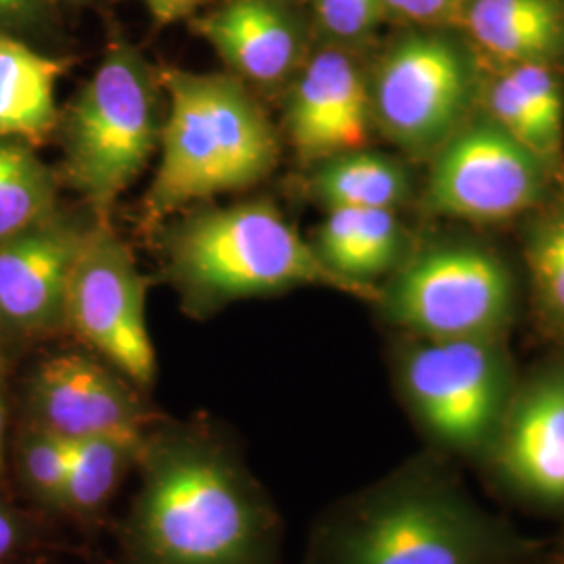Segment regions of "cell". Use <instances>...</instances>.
<instances>
[{"label": "cell", "instance_id": "83f0119b", "mask_svg": "<svg viewBox=\"0 0 564 564\" xmlns=\"http://www.w3.org/2000/svg\"><path fill=\"white\" fill-rule=\"evenodd\" d=\"M11 408H9V384H7V358L2 351L0 335V487H7L9 479V445H11Z\"/></svg>", "mask_w": 564, "mask_h": 564}, {"label": "cell", "instance_id": "4fadbf2b", "mask_svg": "<svg viewBox=\"0 0 564 564\" xmlns=\"http://www.w3.org/2000/svg\"><path fill=\"white\" fill-rule=\"evenodd\" d=\"M84 230L55 214L0 245V335L67 330V289Z\"/></svg>", "mask_w": 564, "mask_h": 564}, {"label": "cell", "instance_id": "7402d4cb", "mask_svg": "<svg viewBox=\"0 0 564 564\" xmlns=\"http://www.w3.org/2000/svg\"><path fill=\"white\" fill-rule=\"evenodd\" d=\"M69 445L39 426L21 423L9 445V468L28 502L48 517H65Z\"/></svg>", "mask_w": 564, "mask_h": 564}, {"label": "cell", "instance_id": "9c48e42d", "mask_svg": "<svg viewBox=\"0 0 564 564\" xmlns=\"http://www.w3.org/2000/svg\"><path fill=\"white\" fill-rule=\"evenodd\" d=\"M400 383L424 431L460 452L489 444L510 405L494 339H421L402 356Z\"/></svg>", "mask_w": 564, "mask_h": 564}, {"label": "cell", "instance_id": "ac0fdd59", "mask_svg": "<svg viewBox=\"0 0 564 564\" xmlns=\"http://www.w3.org/2000/svg\"><path fill=\"white\" fill-rule=\"evenodd\" d=\"M67 63L0 32V139L39 147L57 123L55 90Z\"/></svg>", "mask_w": 564, "mask_h": 564}, {"label": "cell", "instance_id": "7a4b0ae2", "mask_svg": "<svg viewBox=\"0 0 564 564\" xmlns=\"http://www.w3.org/2000/svg\"><path fill=\"white\" fill-rule=\"evenodd\" d=\"M162 160L144 209L160 223L184 205L263 181L279 163V137L241 78L167 67Z\"/></svg>", "mask_w": 564, "mask_h": 564}, {"label": "cell", "instance_id": "9a60e30c", "mask_svg": "<svg viewBox=\"0 0 564 564\" xmlns=\"http://www.w3.org/2000/svg\"><path fill=\"white\" fill-rule=\"evenodd\" d=\"M498 433L506 477L544 505H564V375L531 384Z\"/></svg>", "mask_w": 564, "mask_h": 564}, {"label": "cell", "instance_id": "484cf974", "mask_svg": "<svg viewBox=\"0 0 564 564\" xmlns=\"http://www.w3.org/2000/svg\"><path fill=\"white\" fill-rule=\"evenodd\" d=\"M39 524L0 487V564L20 563L39 544Z\"/></svg>", "mask_w": 564, "mask_h": 564}, {"label": "cell", "instance_id": "cb8c5ba5", "mask_svg": "<svg viewBox=\"0 0 564 564\" xmlns=\"http://www.w3.org/2000/svg\"><path fill=\"white\" fill-rule=\"evenodd\" d=\"M505 72L523 95L545 137L563 153L564 82L561 67L552 63H519L508 65Z\"/></svg>", "mask_w": 564, "mask_h": 564}, {"label": "cell", "instance_id": "5bb4252c", "mask_svg": "<svg viewBox=\"0 0 564 564\" xmlns=\"http://www.w3.org/2000/svg\"><path fill=\"white\" fill-rule=\"evenodd\" d=\"M197 30L241 80L279 86L302 67L303 25L286 0H226Z\"/></svg>", "mask_w": 564, "mask_h": 564}, {"label": "cell", "instance_id": "8fae6325", "mask_svg": "<svg viewBox=\"0 0 564 564\" xmlns=\"http://www.w3.org/2000/svg\"><path fill=\"white\" fill-rule=\"evenodd\" d=\"M155 421L142 391L93 351H61L25 381L21 423L67 444L101 435L142 437Z\"/></svg>", "mask_w": 564, "mask_h": 564}, {"label": "cell", "instance_id": "277c9868", "mask_svg": "<svg viewBox=\"0 0 564 564\" xmlns=\"http://www.w3.org/2000/svg\"><path fill=\"white\" fill-rule=\"evenodd\" d=\"M170 272L191 312L276 295L297 286H330L364 297L333 274L312 242L268 203H245L191 218L170 242Z\"/></svg>", "mask_w": 564, "mask_h": 564}, {"label": "cell", "instance_id": "d6986e66", "mask_svg": "<svg viewBox=\"0 0 564 564\" xmlns=\"http://www.w3.org/2000/svg\"><path fill=\"white\" fill-rule=\"evenodd\" d=\"M316 202L333 209H389L395 212L412 193L402 163L372 151H349L324 160L310 182Z\"/></svg>", "mask_w": 564, "mask_h": 564}, {"label": "cell", "instance_id": "52a82bcc", "mask_svg": "<svg viewBox=\"0 0 564 564\" xmlns=\"http://www.w3.org/2000/svg\"><path fill=\"white\" fill-rule=\"evenodd\" d=\"M368 82L372 120L414 155L440 151L468 121L479 95L477 63L440 32H412L391 44Z\"/></svg>", "mask_w": 564, "mask_h": 564}, {"label": "cell", "instance_id": "30bf717a", "mask_svg": "<svg viewBox=\"0 0 564 564\" xmlns=\"http://www.w3.org/2000/svg\"><path fill=\"white\" fill-rule=\"evenodd\" d=\"M433 155L426 207L466 223H505L540 207L554 172L489 116L466 121Z\"/></svg>", "mask_w": 564, "mask_h": 564}, {"label": "cell", "instance_id": "d4e9b609", "mask_svg": "<svg viewBox=\"0 0 564 564\" xmlns=\"http://www.w3.org/2000/svg\"><path fill=\"white\" fill-rule=\"evenodd\" d=\"M383 15V0H316L321 28L339 42L362 41Z\"/></svg>", "mask_w": 564, "mask_h": 564}, {"label": "cell", "instance_id": "f546056e", "mask_svg": "<svg viewBox=\"0 0 564 564\" xmlns=\"http://www.w3.org/2000/svg\"><path fill=\"white\" fill-rule=\"evenodd\" d=\"M42 0H0V23H25L41 13Z\"/></svg>", "mask_w": 564, "mask_h": 564}, {"label": "cell", "instance_id": "3957f363", "mask_svg": "<svg viewBox=\"0 0 564 564\" xmlns=\"http://www.w3.org/2000/svg\"><path fill=\"white\" fill-rule=\"evenodd\" d=\"M498 529L423 470L395 473L316 527L305 564H496Z\"/></svg>", "mask_w": 564, "mask_h": 564}, {"label": "cell", "instance_id": "2e32d148", "mask_svg": "<svg viewBox=\"0 0 564 564\" xmlns=\"http://www.w3.org/2000/svg\"><path fill=\"white\" fill-rule=\"evenodd\" d=\"M463 15L475 44L505 67L564 59V0H468Z\"/></svg>", "mask_w": 564, "mask_h": 564}, {"label": "cell", "instance_id": "7c38bea8", "mask_svg": "<svg viewBox=\"0 0 564 564\" xmlns=\"http://www.w3.org/2000/svg\"><path fill=\"white\" fill-rule=\"evenodd\" d=\"M286 134L303 162L364 149L370 139V82L354 55L326 46L300 67L284 111Z\"/></svg>", "mask_w": 564, "mask_h": 564}, {"label": "cell", "instance_id": "44dd1931", "mask_svg": "<svg viewBox=\"0 0 564 564\" xmlns=\"http://www.w3.org/2000/svg\"><path fill=\"white\" fill-rule=\"evenodd\" d=\"M57 181L28 142L0 139V245L55 216Z\"/></svg>", "mask_w": 564, "mask_h": 564}, {"label": "cell", "instance_id": "5b68a950", "mask_svg": "<svg viewBox=\"0 0 564 564\" xmlns=\"http://www.w3.org/2000/svg\"><path fill=\"white\" fill-rule=\"evenodd\" d=\"M160 78L128 42H111L63 118L65 178L97 214L109 212L160 147Z\"/></svg>", "mask_w": 564, "mask_h": 564}, {"label": "cell", "instance_id": "6da1fadb", "mask_svg": "<svg viewBox=\"0 0 564 564\" xmlns=\"http://www.w3.org/2000/svg\"><path fill=\"white\" fill-rule=\"evenodd\" d=\"M120 527L123 564H281V514L207 421H153Z\"/></svg>", "mask_w": 564, "mask_h": 564}, {"label": "cell", "instance_id": "ba28073f", "mask_svg": "<svg viewBox=\"0 0 564 564\" xmlns=\"http://www.w3.org/2000/svg\"><path fill=\"white\" fill-rule=\"evenodd\" d=\"M67 330L141 391L155 383L158 354L147 324L144 282L109 220L84 230L67 289Z\"/></svg>", "mask_w": 564, "mask_h": 564}, {"label": "cell", "instance_id": "ffe728a7", "mask_svg": "<svg viewBox=\"0 0 564 564\" xmlns=\"http://www.w3.org/2000/svg\"><path fill=\"white\" fill-rule=\"evenodd\" d=\"M144 437V435H142ZM142 437L101 435L69 445L65 517L93 527L139 466Z\"/></svg>", "mask_w": 564, "mask_h": 564}, {"label": "cell", "instance_id": "8992f818", "mask_svg": "<svg viewBox=\"0 0 564 564\" xmlns=\"http://www.w3.org/2000/svg\"><path fill=\"white\" fill-rule=\"evenodd\" d=\"M384 318L419 339H496L512 318L505 262L475 245H440L403 263L381 291Z\"/></svg>", "mask_w": 564, "mask_h": 564}, {"label": "cell", "instance_id": "f1b7e54d", "mask_svg": "<svg viewBox=\"0 0 564 564\" xmlns=\"http://www.w3.org/2000/svg\"><path fill=\"white\" fill-rule=\"evenodd\" d=\"M149 9V13L160 23L184 20L191 15L203 0H142Z\"/></svg>", "mask_w": 564, "mask_h": 564}, {"label": "cell", "instance_id": "4316f807", "mask_svg": "<svg viewBox=\"0 0 564 564\" xmlns=\"http://www.w3.org/2000/svg\"><path fill=\"white\" fill-rule=\"evenodd\" d=\"M468 0H383L384 13L414 23H442L463 15Z\"/></svg>", "mask_w": 564, "mask_h": 564}, {"label": "cell", "instance_id": "e0dca14e", "mask_svg": "<svg viewBox=\"0 0 564 564\" xmlns=\"http://www.w3.org/2000/svg\"><path fill=\"white\" fill-rule=\"evenodd\" d=\"M312 245L333 274L379 302L381 291L372 281L398 268L405 232L389 209H333Z\"/></svg>", "mask_w": 564, "mask_h": 564}, {"label": "cell", "instance_id": "603a6c76", "mask_svg": "<svg viewBox=\"0 0 564 564\" xmlns=\"http://www.w3.org/2000/svg\"><path fill=\"white\" fill-rule=\"evenodd\" d=\"M524 258L538 302L554 323L564 326V205L531 228Z\"/></svg>", "mask_w": 564, "mask_h": 564}]
</instances>
